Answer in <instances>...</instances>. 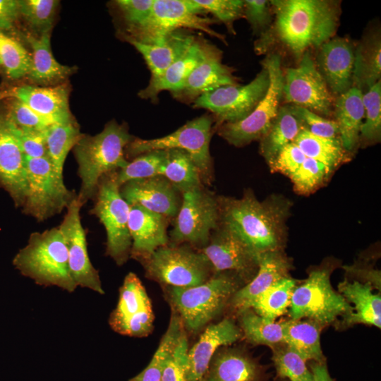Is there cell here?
<instances>
[{
    "mask_svg": "<svg viewBox=\"0 0 381 381\" xmlns=\"http://www.w3.org/2000/svg\"><path fill=\"white\" fill-rule=\"evenodd\" d=\"M59 1L19 0L20 16L37 35L51 32Z\"/></svg>",
    "mask_w": 381,
    "mask_h": 381,
    "instance_id": "45",
    "label": "cell"
},
{
    "mask_svg": "<svg viewBox=\"0 0 381 381\" xmlns=\"http://www.w3.org/2000/svg\"><path fill=\"white\" fill-rule=\"evenodd\" d=\"M313 381H333L325 363L315 362L311 365Z\"/></svg>",
    "mask_w": 381,
    "mask_h": 381,
    "instance_id": "57",
    "label": "cell"
},
{
    "mask_svg": "<svg viewBox=\"0 0 381 381\" xmlns=\"http://www.w3.org/2000/svg\"><path fill=\"white\" fill-rule=\"evenodd\" d=\"M365 121L361 127L359 144L370 145L381 140V81L379 80L362 97Z\"/></svg>",
    "mask_w": 381,
    "mask_h": 381,
    "instance_id": "43",
    "label": "cell"
},
{
    "mask_svg": "<svg viewBox=\"0 0 381 381\" xmlns=\"http://www.w3.org/2000/svg\"><path fill=\"white\" fill-rule=\"evenodd\" d=\"M381 76V36L378 29L368 32L354 49L353 86L366 91Z\"/></svg>",
    "mask_w": 381,
    "mask_h": 381,
    "instance_id": "32",
    "label": "cell"
},
{
    "mask_svg": "<svg viewBox=\"0 0 381 381\" xmlns=\"http://www.w3.org/2000/svg\"><path fill=\"white\" fill-rule=\"evenodd\" d=\"M232 68L222 61V52L204 40L203 56L182 86L171 92L180 102L193 103L202 95L221 86L238 85Z\"/></svg>",
    "mask_w": 381,
    "mask_h": 381,
    "instance_id": "19",
    "label": "cell"
},
{
    "mask_svg": "<svg viewBox=\"0 0 381 381\" xmlns=\"http://www.w3.org/2000/svg\"><path fill=\"white\" fill-rule=\"evenodd\" d=\"M242 281L231 272L214 273L205 282L190 287H172L169 297L183 327L197 332L217 316L240 289Z\"/></svg>",
    "mask_w": 381,
    "mask_h": 381,
    "instance_id": "5",
    "label": "cell"
},
{
    "mask_svg": "<svg viewBox=\"0 0 381 381\" xmlns=\"http://www.w3.org/2000/svg\"><path fill=\"white\" fill-rule=\"evenodd\" d=\"M188 342L184 333L163 369L161 381H186Z\"/></svg>",
    "mask_w": 381,
    "mask_h": 381,
    "instance_id": "53",
    "label": "cell"
},
{
    "mask_svg": "<svg viewBox=\"0 0 381 381\" xmlns=\"http://www.w3.org/2000/svg\"><path fill=\"white\" fill-rule=\"evenodd\" d=\"M296 286L295 279L289 277H284L258 296L251 302L248 309L265 318L275 320L287 312Z\"/></svg>",
    "mask_w": 381,
    "mask_h": 381,
    "instance_id": "40",
    "label": "cell"
},
{
    "mask_svg": "<svg viewBox=\"0 0 381 381\" xmlns=\"http://www.w3.org/2000/svg\"><path fill=\"white\" fill-rule=\"evenodd\" d=\"M70 86L64 83L53 86L23 85L11 89V97L28 104L52 123L74 119L69 107Z\"/></svg>",
    "mask_w": 381,
    "mask_h": 381,
    "instance_id": "25",
    "label": "cell"
},
{
    "mask_svg": "<svg viewBox=\"0 0 381 381\" xmlns=\"http://www.w3.org/2000/svg\"><path fill=\"white\" fill-rule=\"evenodd\" d=\"M269 84L268 71L262 66L249 83L221 86L198 97L193 107L210 111L215 129L222 123L237 122L247 117L266 95Z\"/></svg>",
    "mask_w": 381,
    "mask_h": 381,
    "instance_id": "14",
    "label": "cell"
},
{
    "mask_svg": "<svg viewBox=\"0 0 381 381\" xmlns=\"http://www.w3.org/2000/svg\"><path fill=\"white\" fill-rule=\"evenodd\" d=\"M362 97L363 92L352 87L334 100V121L341 144L348 153L355 150L359 145L360 131L365 116Z\"/></svg>",
    "mask_w": 381,
    "mask_h": 381,
    "instance_id": "29",
    "label": "cell"
},
{
    "mask_svg": "<svg viewBox=\"0 0 381 381\" xmlns=\"http://www.w3.org/2000/svg\"><path fill=\"white\" fill-rule=\"evenodd\" d=\"M306 156L294 142L284 146L269 166L273 172L290 177L303 163Z\"/></svg>",
    "mask_w": 381,
    "mask_h": 381,
    "instance_id": "55",
    "label": "cell"
},
{
    "mask_svg": "<svg viewBox=\"0 0 381 381\" xmlns=\"http://www.w3.org/2000/svg\"><path fill=\"white\" fill-rule=\"evenodd\" d=\"M6 114L11 121L20 128L44 131L52 124L28 104L16 98L9 103Z\"/></svg>",
    "mask_w": 381,
    "mask_h": 381,
    "instance_id": "49",
    "label": "cell"
},
{
    "mask_svg": "<svg viewBox=\"0 0 381 381\" xmlns=\"http://www.w3.org/2000/svg\"><path fill=\"white\" fill-rule=\"evenodd\" d=\"M20 18L19 0H0V30L13 29Z\"/></svg>",
    "mask_w": 381,
    "mask_h": 381,
    "instance_id": "56",
    "label": "cell"
},
{
    "mask_svg": "<svg viewBox=\"0 0 381 381\" xmlns=\"http://www.w3.org/2000/svg\"><path fill=\"white\" fill-rule=\"evenodd\" d=\"M133 138L128 126L116 121L95 135H83L73 150L80 179L78 196L83 204L95 199L102 177L126 166L125 149Z\"/></svg>",
    "mask_w": 381,
    "mask_h": 381,
    "instance_id": "3",
    "label": "cell"
},
{
    "mask_svg": "<svg viewBox=\"0 0 381 381\" xmlns=\"http://www.w3.org/2000/svg\"><path fill=\"white\" fill-rule=\"evenodd\" d=\"M274 14L271 30L298 60L310 48H319L334 35L340 3L329 0L270 1Z\"/></svg>",
    "mask_w": 381,
    "mask_h": 381,
    "instance_id": "2",
    "label": "cell"
},
{
    "mask_svg": "<svg viewBox=\"0 0 381 381\" xmlns=\"http://www.w3.org/2000/svg\"><path fill=\"white\" fill-rule=\"evenodd\" d=\"M291 264L283 250L259 254L258 269L254 277L232 296L231 303L241 313L249 308L251 302L277 281L289 277Z\"/></svg>",
    "mask_w": 381,
    "mask_h": 381,
    "instance_id": "26",
    "label": "cell"
},
{
    "mask_svg": "<svg viewBox=\"0 0 381 381\" xmlns=\"http://www.w3.org/2000/svg\"><path fill=\"white\" fill-rule=\"evenodd\" d=\"M169 219L138 205H131L128 229L132 241L131 258L140 262L169 243Z\"/></svg>",
    "mask_w": 381,
    "mask_h": 381,
    "instance_id": "23",
    "label": "cell"
},
{
    "mask_svg": "<svg viewBox=\"0 0 381 381\" xmlns=\"http://www.w3.org/2000/svg\"><path fill=\"white\" fill-rule=\"evenodd\" d=\"M329 277V269L314 270L295 287L289 306L291 320L308 318L322 327L333 323L339 316L345 320L351 314V306L332 289Z\"/></svg>",
    "mask_w": 381,
    "mask_h": 381,
    "instance_id": "12",
    "label": "cell"
},
{
    "mask_svg": "<svg viewBox=\"0 0 381 381\" xmlns=\"http://www.w3.org/2000/svg\"><path fill=\"white\" fill-rule=\"evenodd\" d=\"M120 193L130 206H140L169 219L176 216L182 199V193L161 175L129 181L120 186Z\"/></svg>",
    "mask_w": 381,
    "mask_h": 381,
    "instance_id": "20",
    "label": "cell"
},
{
    "mask_svg": "<svg viewBox=\"0 0 381 381\" xmlns=\"http://www.w3.org/2000/svg\"><path fill=\"white\" fill-rule=\"evenodd\" d=\"M195 39V36L179 30L169 35L159 44L126 41L144 58L151 73L150 78H156L188 50Z\"/></svg>",
    "mask_w": 381,
    "mask_h": 381,
    "instance_id": "31",
    "label": "cell"
},
{
    "mask_svg": "<svg viewBox=\"0 0 381 381\" xmlns=\"http://www.w3.org/2000/svg\"><path fill=\"white\" fill-rule=\"evenodd\" d=\"M269 73L270 84L263 99L245 119L224 123L215 130L229 145L236 147L260 140L267 132L283 99L284 73L279 54H269L262 62Z\"/></svg>",
    "mask_w": 381,
    "mask_h": 381,
    "instance_id": "9",
    "label": "cell"
},
{
    "mask_svg": "<svg viewBox=\"0 0 381 381\" xmlns=\"http://www.w3.org/2000/svg\"><path fill=\"white\" fill-rule=\"evenodd\" d=\"M354 47L346 37H332L317 54L318 70L331 93L340 95L353 86Z\"/></svg>",
    "mask_w": 381,
    "mask_h": 381,
    "instance_id": "22",
    "label": "cell"
},
{
    "mask_svg": "<svg viewBox=\"0 0 381 381\" xmlns=\"http://www.w3.org/2000/svg\"><path fill=\"white\" fill-rule=\"evenodd\" d=\"M154 313L147 291L138 277L129 272L119 289L116 308L109 323L116 332L131 337H147L153 329Z\"/></svg>",
    "mask_w": 381,
    "mask_h": 381,
    "instance_id": "16",
    "label": "cell"
},
{
    "mask_svg": "<svg viewBox=\"0 0 381 381\" xmlns=\"http://www.w3.org/2000/svg\"><path fill=\"white\" fill-rule=\"evenodd\" d=\"M165 151L166 157L161 176L181 193L204 186L198 168L186 152L178 149Z\"/></svg>",
    "mask_w": 381,
    "mask_h": 381,
    "instance_id": "37",
    "label": "cell"
},
{
    "mask_svg": "<svg viewBox=\"0 0 381 381\" xmlns=\"http://www.w3.org/2000/svg\"><path fill=\"white\" fill-rule=\"evenodd\" d=\"M185 333L181 318L172 309L168 328L147 366L129 381H161L167 361L174 353L181 337Z\"/></svg>",
    "mask_w": 381,
    "mask_h": 381,
    "instance_id": "38",
    "label": "cell"
},
{
    "mask_svg": "<svg viewBox=\"0 0 381 381\" xmlns=\"http://www.w3.org/2000/svg\"><path fill=\"white\" fill-rule=\"evenodd\" d=\"M9 121L13 132L26 157H48L45 137L46 129L38 131L20 128L14 125L10 119Z\"/></svg>",
    "mask_w": 381,
    "mask_h": 381,
    "instance_id": "50",
    "label": "cell"
},
{
    "mask_svg": "<svg viewBox=\"0 0 381 381\" xmlns=\"http://www.w3.org/2000/svg\"><path fill=\"white\" fill-rule=\"evenodd\" d=\"M306 157L315 159L332 171L346 160L348 152L339 138L316 136L303 128L294 140Z\"/></svg>",
    "mask_w": 381,
    "mask_h": 381,
    "instance_id": "39",
    "label": "cell"
},
{
    "mask_svg": "<svg viewBox=\"0 0 381 381\" xmlns=\"http://www.w3.org/2000/svg\"><path fill=\"white\" fill-rule=\"evenodd\" d=\"M51 32L26 36L32 50L31 66L27 78L35 85L64 83L76 71L75 66L63 65L54 58L51 48Z\"/></svg>",
    "mask_w": 381,
    "mask_h": 381,
    "instance_id": "27",
    "label": "cell"
},
{
    "mask_svg": "<svg viewBox=\"0 0 381 381\" xmlns=\"http://www.w3.org/2000/svg\"><path fill=\"white\" fill-rule=\"evenodd\" d=\"M340 294L351 306V314L343 320L347 326L355 324L381 326V298L374 294L370 282L345 280L339 286Z\"/></svg>",
    "mask_w": 381,
    "mask_h": 381,
    "instance_id": "28",
    "label": "cell"
},
{
    "mask_svg": "<svg viewBox=\"0 0 381 381\" xmlns=\"http://www.w3.org/2000/svg\"><path fill=\"white\" fill-rule=\"evenodd\" d=\"M200 250L214 273L231 272L248 283L258 272L259 254L222 224L212 232L208 243Z\"/></svg>",
    "mask_w": 381,
    "mask_h": 381,
    "instance_id": "17",
    "label": "cell"
},
{
    "mask_svg": "<svg viewBox=\"0 0 381 381\" xmlns=\"http://www.w3.org/2000/svg\"><path fill=\"white\" fill-rule=\"evenodd\" d=\"M0 185L16 206H23L27 193L25 156L6 113L0 114Z\"/></svg>",
    "mask_w": 381,
    "mask_h": 381,
    "instance_id": "21",
    "label": "cell"
},
{
    "mask_svg": "<svg viewBox=\"0 0 381 381\" xmlns=\"http://www.w3.org/2000/svg\"><path fill=\"white\" fill-rule=\"evenodd\" d=\"M95 200L90 212L105 229L106 255L116 265H123L131 257L132 246L128 229L130 205L121 195L116 171L101 178Z\"/></svg>",
    "mask_w": 381,
    "mask_h": 381,
    "instance_id": "10",
    "label": "cell"
},
{
    "mask_svg": "<svg viewBox=\"0 0 381 381\" xmlns=\"http://www.w3.org/2000/svg\"><path fill=\"white\" fill-rule=\"evenodd\" d=\"M1 68L8 78L18 80L27 77L31 66V54L15 38L0 30Z\"/></svg>",
    "mask_w": 381,
    "mask_h": 381,
    "instance_id": "42",
    "label": "cell"
},
{
    "mask_svg": "<svg viewBox=\"0 0 381 381\" xmlns=\"http://www.w3.org/2000/svg\"><path fill=\"white\" fill-rule=\"evenodd\" d=\"M166 157L165 150H155L141 154L126 167L116 171V181L119 186L135 179L161 175Z\"/></svg>",
    "mask_w": 381,
    "mask_h": 381,
    "instance_id": "44",
    "label": "cell"
},
{
    "mask_svg": "<svg viewBox=\"0 0 381 381\" xmlns=\"http://www.w3.org/2000/svg\"><path fill=\"white\" fill-rule=\"evenodd\" d=\"M271 11L270 1H243V18L250 25L253 33L260 35V37L270 30Z\"/></svg>",
    "mask_w": 381,
    "mask_h": 381,
    "instance_id": "51",
    "label": "cell"
},
{
    "mask_svg": "<svg viewBox=\"0 0 381 381\" xmlns=\"http://www.w3.org/2000/svg\"><path fill=\"white\" fill-rule=\"evenodd\" d=\"M83 205L77 195L58 227L66 243L68 268L74 283L78 287L104 294L99 272L92 265L87 252L86 233L80 215Z\"/></svg>",
    "mask_w": 381,
    "mask_h": 381,
    "instance_id": "18",
    "label": "cell"
},
{
    "mask_svg": "<svg viewBox=\"0 0 381 381\" xmlns=\"http://www.w3.org/2000/svg\"><path fill=\"white\" fill-rule=\"evenodd\" d=\"M220 224L260 254L282 250L287 235L291 202L272 195L260 201L251 190L240 198L217 195Z\"/></svg>",
    "mask_w": 381,
    "mask_h": 381,
    "instance_id": "1",
    "label": "cell"
},
{
    "mask_svg": "<svg viewBox=\"0 0 381 381\" xmlns=\"http://www.w3.org/2000/svg\"><path fill=\"white\" fill-rule=\"evenodd\" d=\"M8 97H11V90L0 89V100Z\"/></svg>",
    "mask_w": 381,
    "mask_h": 381,
    "instance_id": "58",
    "label": "cell"
},
{
    "mask_svg": "<svg viewBox=\"0 0 381 381\" xmlns=\"http://www.w3.org/2000/svg\"><path fill=\"white\" fill-rule=\"evenodd\" d=\"M272 361L277 373L281 378L289 381H313V375L305 361L286 344L274 346Z\"/></svg>",
    "mask_w": 381,
    "mask_h": 381,
    "instance_id": "46",
    "label": "cell"
},
{
    "mask_svg": "<svg viewBox=\"0 0 381 381\" xmlns=\"http://www.w3.org/2000/svg\"><path fill=\"white\" fill-rule=\"evenodd\" d=\"M332 172L324 164L306 157L289 178L296 192L301 195H308L325 183Z\"/></svg>",
    "mask_w": 381,
    "mask_h": 381,
    "instance_id": "47",
    "label": "cell"
},
{
    "mask_svg": "<svg viewBox=\"0 0 381 381\" xmlns=\"http://www.w3.org/2000/svg\"><path fill=\"white\" fill-rule=\"evenodd\" d=\"M214 120L204 114L188 121L173 133L154 139L133 138L125 149V155L135 157L155 150L178 149L186 152L199 169L203 185H210L214 179L213 162L210 144Z\"/></svg>",
    "mask_w": 381,
    "mask_h": 381,
    "instance_id": "6",
    "label": "cell"
},
{
    "mask_svg": "<svg viewBox=\"0 0 381 381\" xmlns=\"http://www.w3.org/2000/svg\"><path fill=\"white\" fill-rule=\"evenodd\" d=\"M284 343L305 361L325 363L320 346L321 326L311 320L282 322Z\"/></svg>",
    "mask_w": 381,
    "mask_h": 381,
    "instance_id": "35",
    "label": "cell"
},
{
    "mask_svg": "<svg viewBox=\"0 0 381 381\" xmlns=\"http://www.w3.org/2000/svg\"><path fill=\"white\" fill-rule=\"evenodd\" d=\"M13 264L40 286H57L68 293L78 287L69 272L67 246L58 226L32 233L27 245L15 255Z\"/></svg>",
    "mask_w": 381,
    "mask_h": 381,
    "instance_id": "4",
    "label": "cell"
},
{
    "mask_svg": "<svg viewBox=\"0 0 381 381\" xmlns=\"http://www.w3.org/2000/svg\"><path fill=\"white\" fill-rule=\"evenodd\" d=\"M241 313L240 322L243 332L248 341L253 344L274 347L285 344L284 327L282 322H277L260 316L251 309Z\"/></svg>",
    "mask_w": 381,
    "mask_h": 381,
    "instance_id": "41",
    "label": "cell"
},
{
    "mask_svg": "<svg viewBox=\"0 0 381 381\" xmlns=\"http://www.w3.org/2000/svg\"><path fill=\"white\" fill-rule=\"evenodd\" d=\"M154 0H117L118 6L127 30L135 28L144 23L150 16Z\"/></svg>",
    "mask_w": 381,
    "mask_h": 381,
    "instance_id": "54",
    "label": "cell"
},
{
    "mask_svg": "<svg viewBox=\"0 0 381 381\" xmlns=\"http://www.w3.org/2000/svg\"><path fill=\"white\" fill-rule=\"evenodd\" d=\"M283 98L288 104L306 108L321 116L333 114L334 100L310 51L295 68L284 73Z\"/></svg>",
    "mask_w": 381,
    "mask_h": 381,
    "instance_id": "15",
    "label": "cell"
},
{
    "mask_svg": "<svg viewBox=\"0 0 381 381\" xmlns=\"http://www.w3.org/2000/svg\"><path fill=\"white\" fill-rule=\"evenodd\" d=\"M170 231L171 244L203 248L220 224L217 195L202 186L182 193L181 203Z\"/></svg>",
    "mask_w": 381,
    "mask_h": 381,
    "instance_id": "13",
    "label": "cell"
},
{
    "mask_svg": "<svg viewBox=\"0 0 381 381\" xmlns=\"http://www.w3.org/2000/svg\"><path fill=\"white\" fill-rule=\"evenodd\" d=\"M204 40L195 37L188 50L176 60L159 77L150 78L147 86L138 95L145 99L157 102L158 95L164 90L170 92L179 89L203 56Z\"/></svg>",
    "mask_w": 381,
    "mask_h": 381,
    "instance_id": "30",
    "label": "cell"
},
{
    "mask_svg": "<svg viewBox=\"0 0 381 381\" xmlns=\"http://www.w3.org/2000/svg\"><path fill=\"white\" fill-rule=\"evenodd\" d=\"M140 262L147 278L172 287L200 285L214 274L205 255L186 243H169Z\"/></svg>",
    "mask_w": 381,
    "mask_h": 381,
    "instance_id": "8",
    "label": "cell"
},
{
    "mask_svg": "<svg viewBox=\"0 0 381 381\" xmlns=\"http://www.w3.org/2000/svg\"><path fill=\"white\" fill-rule=\"evenodd\" d=\"M200 381H205L203 378L202 380H200Z\"/></svg>",
    "mask_w": 381,
    "mask_h": 381,
    "instance_id": "60",
    "label": "cell"
},
{
    "mask_svg": "<svg viewBox=\"0 0 381 381\" xmlns=\"http://www.w3.org/2000/svg\"><path fill=\"white\" fill-rule=\"evenodd\" d=\"M203 13H210L222 22L229 32L235 35L234 23L243 18V1L241 0H192Z\"/></svg>",
    "mask_w": 381,
    "mask_h": 381,
    "instance_id": "48",
    "label": "cell"
},
{
    "mask_svg": "<svg viewBox=\"0 0 381 381\" xmlns=\"http://www.w3.org/2000/svg\"><path fill=\"white\" fill-rule=\"evenodd\" d=\"M303 128V123L293 105L280 106L267 132L260 140V152L269 166L284 146L294 142Z\"/></svg>",
    "mask_w": 381,
    "mask_h": 381,
    "instance_id": "33",
    "label": "cell"
},
{
    "mask_svg": "<svg viewBox=\"0 0 381 381\" xmlns=\"http://www.w3.org/2000/svg\"><path fill=\"white\" fill-rule=\"evenodd\" d=\"M27 193L23 212L39 222L61 213L77 194L66 186L63 176L47 157H25Z\"/></svg>",
    "mask_w": 381,
    "mask_h": 381,
    "instance_id": "11",
    "label": "cell"
},
{
    "mask_svg": "<svg viewBox=\"0 0 381 381\" xmlns=\"http://www.w3.org/2000/svg\"><path fill=\"white\" fill-rule=\"evenodd\" d=\"M241 332L234 321L228 318L209 325L198 341L188 349L186 381L202 380L217 350L238 340Z\"/></svg>",
    "mask_w": 381,
    "mask_h": 381,
    "instance_id": "24",
    "label": "cell"
},
{
    "mask_svg": "<svg viewBox=\"0 0 381 381\" xmlns=\"http://www.w3.org/2000/svg\"><path fill=\"white\" fill-rule=\"evenodd\" d=\"M83 135L74 119L52 123L45 130L47 156L59 175L63 176L66 157Z\"/></svg>",
    "mask_w": 381,
    "mask_h": 381,
    "instance_id": "36",
    "label": "cell"
},
{
    "mask_svg": "<svg viewBox=\"0 0 381 381\" xmlns=\"http://www.w3.org/2000/svg\"><path fill=\"white\" fill-rule=\"evenodd\" d=\"M208 370L205 381H262L258 364L238 350H225L216 353Z\"/></svg>",
    "mask_w": 381,
    "mask_h": 381,
    "instance_id": "34",
    "label": "cell"
},
{
    "mask_svg": "<svg viewBox=\"0 0 381 381\" xmlns=\"http://www.w3.org/2000/svg\"><path fill=\"white\" fill-rule=\"evenodd\" d=\"M1 69V59H0V70Z\"/></svg>",
    "mask_w": 381,
    "mask_h": 381,
    "instance_id": "59",
    "label": "cell"
},
{
    "mask_svg": "<svg viewBox=\"0 0 381 381\" xmlns=\"http://www.w3.org/2000/svg\"><path fill=\"white\" fill-rule=\"evenodd\" d=\"M201 14L192 0H154L148 18L140 25L126 30L123 37L126 40L159 44L173 32L190 29L203 32L226 44L225 36L212 28L214 20Z\"/></svg>",
    "mask_w": 381,
    "mask_h": 381,
    "instance_id": "7",
    "label": "cell"
},
{
    "mask_svg": "<svg viewBox=\"0 0 381 381\" xmlns=\"http://www.w3.org/2000/svg\"><path fill=\"white\" fill-rule=\"evenodd\" d=\"M293 108L302 120L304 129L309 133L326 138H339L338 126L334 120L321 116L301 107L293 105Z\"/></svg>",
    "mask_w": 381,
    "mask_h": 381,
    "instance_id": "52",
    "label": "cell"
}]
</instances>
